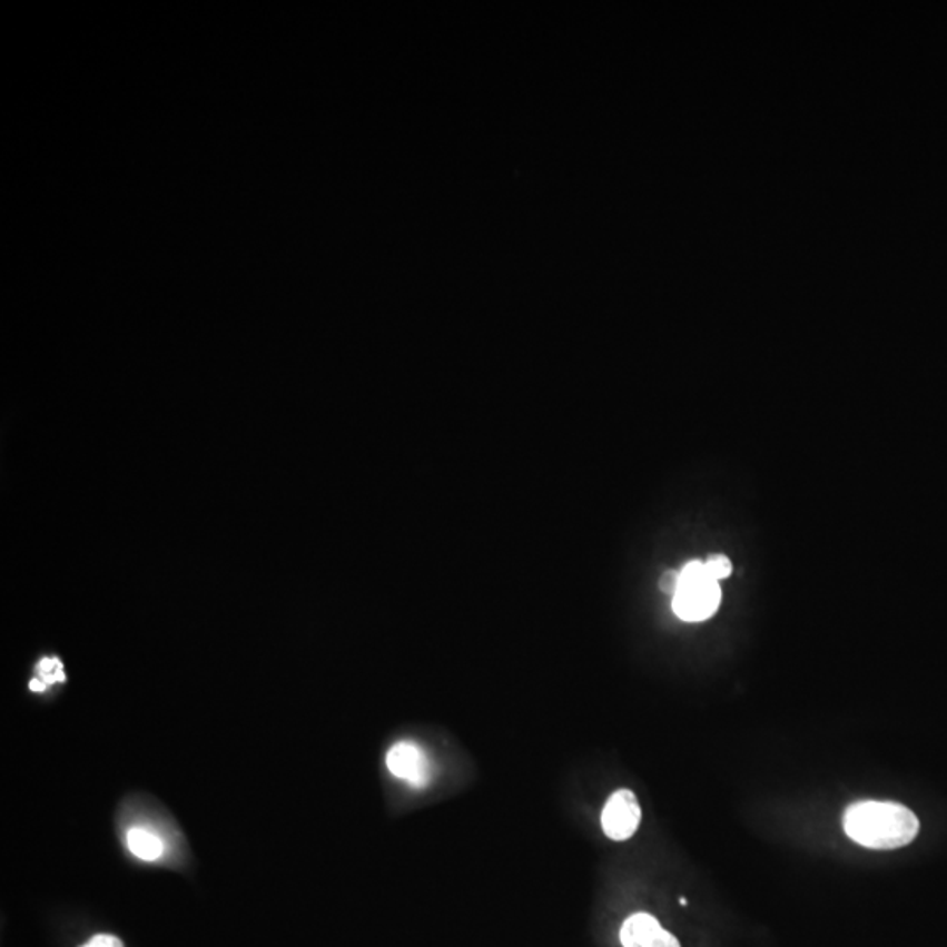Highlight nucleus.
<instances>
[{"mask_svg":"<svg viewBox=\"0 0 947 947\" xmlns=\"http://www.w3.org/2000/svg\"><path fill=\"white\" fill-rule=\"evenodd\" d=\"M846 836L869 849L904 848L918 837L919 821L915 812L895 802L861 800L846 809Z\"/></svg>","mask_w":947,"mask_h":947,"instance_id":"1","label":"nucleus"},{"mask_svg":"<svg viewBox=\"0 0 947 947\" xmlns=\"http://www.w3.org/2000/svg\"><path fill=\"white\" fill-rule=\"evenodd\" d=\"M721 602V588L711 580L703 563L699 560L687 563L681 571V584L672 596V609L681 620L703 621L718 611Z\"/></svg>","mask_w":947,"mask_h":947,"instance_id":"2","label":"nucleus"},{"mask_svg":"<svg viewBox=\"0 0 947 947\" xmlns=\"http://www.w3.org/2000/svg\"><path fill=\"white\" fill-rule=\"evenodd\" d=\"M642 811L638 797L630 790H618L609 797L600 823L605 836L616 842L629 840L641 825Z\"/></svg>","mask_w":947,"mask_h":947,"instance_id":"3","label":"nucleus"},{"mask_svg":"<svg viewBox=\"0 0 947 947\" xmlns=\"http://www.w3.org/2000/svg\"><path fill=\"white\" fill-rule=\"evenodd\" d=\"M386 767L395 778L404 779L413 787H425L431 781V760L414 742H397L386 754Z\"/></svg>","mask_w":947,"mask_h":947,"instance_id":"4","label":"nucleus"},{"mask_svg":"<svg viewBox=\"0 0 947 947\" xmlns=\"http://www.w3.org/2000/svg\"><path fill=\"white\" fill-rule=\"evenodd\" d=\"M620 940L623 947H681L674 935L648 913H638L627 918L621 927Z\"/></svg>","mask_w":947,"mask_h":947,"instance_id":"5","label":"nucleus"},{"mask_svg":"<svg viewBox=\"0 0 947 947\" xmlns=\"http://www.w3.org/2000/svg\"><path fill=\"white\" fill-rule=\"evenodd\" d=\"M127 845L134 857L145 861H155L164 855V842L151 831L132 828L127 836Z\"/></svg>","mask_w":947,"mask_h":947,"instance_id":"6","label":"nucleus"},{"mask_svg":"<svg viewBox=\"0 0 947 947\" xmlns=\"http://www.w3.org/2000/svg\"><path fill=\"white\" fill-rule=\"evenodd\" d=\"M38 679L46 687L63 683L66 681V672H63V665L59 658H42L38 665Z\"/></svg>","mask_w":947,"mask_h":947,"instance_id":"7","label":"nucleus"},{"mask_svg":"<svg viewBox=\"0 0 947 947\" xmlns=\"http://www.w3.org/2000/svg\"><path fill=\"white\" fill-rule=\"evenodd\" d=\"M703 568H706L709 578L714 581L724 580L732 574V562L724 554H712L708 562H703Z\"/></svg>","mask_w":947,"mask_h":947,"instance_id":"8","label":"nucleus"},{"mask_svg":"<svg viewBox=\"0 0 947 947\" xmlns=\"http://www.w3.org/2000/svg\"><path fill=\"white\" fill-rule=\"evenodd\" d=\"M679 584H681V571H669L662 575V580H660V590L667 595L674 596L675 592H678Z\"/></svg>","mask_w":947,"mask_h":947,"instance_id":"9","label":"nucleus"},{"mask_svg":"<svg viewBox=\"0 0 947 947\" xmlns=\"http://www.w3.org/2000/svg\"><path fill=\"white\" fill-rule=\"evenodd\" d=\"M81 947H124V943L118 937H112V935H96L93 939L88 940Z\"/></svg>","mask_w":947,"mask_h":947,"instance_id":"10","label":"nucleus"},{"mask_svg":"<svg viewBox=\"0 0 947 947\" xmlns=\"http://www.w3.org/2000/svg\"><path fill=\"white\" fill-rule=\"evenodd\" d=\"M46 688H48V687H46V684L42 683V681H39L38 678L32 679V681H30V690H32V691H38V693H41V691H45Z\"/></svg>","mask_w":947,"mask_h":947,"instance_id":"11","label":"nucleus"}]
</instances>
